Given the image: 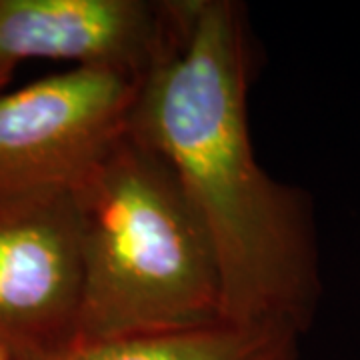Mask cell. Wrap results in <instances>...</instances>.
<instances>
[{"label": "cell", "mask_w": 360, "mask_h": 360, "mask_svg": "<svg viewBox=\"0 0 360 360\" xmlns=\"http://www.w3.org/2000/svg\"><path fill=\"white\" fill-rule=\"evenodd\" d=\"M250 40L232 0H168L130 127L172 170L219 266L222 319L307 333L321 300L312 206L272 179L248 129Z\"/></svg>", "instance_id": "obj_1"}, {"label": "cell", "mask_w": 360, "mask_h": 360, "mask_svg": "<svg viewBox=\"0 0 360 360\" xmlns=\"http://www.w3.org/2000/svg\"><path fill=\"white\" fill-rule=\"evenodd\" d=\"M70 191L82 240L72 345L224 321L205 229L172 170L132 127Z\"/></svg>", "instance_id": "obj_2"}, {"label": "cell", "mask_w": 360, "mask_h": 360, "mask_svg": "<svg viewBox=\"0 0 360 360\" xmlns=\"http://www.w3.org/2000/svg\"><path fill=\"white\" fill-rule=\"evenodd\" d=\"M142 78L70 66L16 90H0V198L70 191L130 129Z\"/></svg>", "instance_id": "obj_3"}, {"label": "cell", "mask_w": 360, "mask_h": 360, "mask_svg": "<svg viewBox=\"0 0 360 360\" xmlns=\"http://www.w3.org/2000/svg\"><path fill=\"white\" fill-rule=\"evenodd\" d=\"M82 240L72 191L0 198V340L20 360L75 342Z\"/></svg>", "instance_id": "obj_4"}, {"label": "cell", "mask_w": 360, "mask_h": 360, "mask_svg": "<svg viewBox=\"0 0 360 360\" xmlns=\"http://www.w3.org/2000/svg\"><path fill=\"white\" fill-rule=\"evenodd\" d=\"M165 32V2L0 0V66L63 60L144 77Z\"/></svg>", "instance_id": "obj_5"}, {"label": "cell", "mask_w": 360, "mask_h": 360, "mask_svg": "<svg viewBox=\"0 0 360 360\" xmlns=\"http://www.w3.org/2000/svg\"><path fill=\"white\" fill-rule=\"evenodd\" d=\"M300 340L302 333L281 322L219 321L70 345L32 360H300Z\"/></svg>", "instance_id": "obj_6"}, {"label": "cell", "mask_w": 360, "mask_h": 360, "mask_svg": "<svg viewBox=\"0 0 360 360\" xmlns=\"http://www.w3.org/2000/svg\"><path fill=\"white\" fill-rule=\"evenodd\" d=\"M0 360H20V356L4 340H0Z\"/></svg>", "instance_id": "obj_7"}, {"label": "cell", "mask_w": 360, "mask_h": 360, "mask_svg": "<svg viewBox=\"0 0 360 360\" xmlns=\"http://www.w3.org/2000/svg\"><path fill=\"white\" fill-rule=\"evenodd\" d=\"M14 68H8V66H0V90H4L8 86V82L13 80Z\"/></svg>", "instance_id": "obj_8"}]
</instances>
